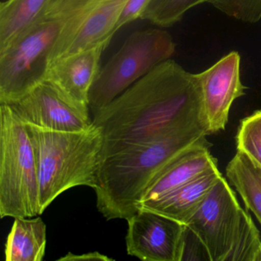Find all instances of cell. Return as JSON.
<instances>
[{"label":"cell","mask_w":261,"mask_h":261,"mask_svg":"<svg viewBox=\"0 0 261 261\" xmlns=\"http://www.w3.org/2000/svg\"><path fill=\"white\" fill-rule=\"evenodd\" d=\"M92 119L103 135L101 162L183 129L204 127L208 132L196 75L170 59L155 66Z\"/></svg>","instance_id":"obj_1"},{"label":"cell","mask_w":261,"mask_h":261,"mask_svg":"<svg viewBox=\"0 0 261 261\" xmlns=\"http://www.w3.org/2000/svg\"><path fill=\"white\" fill-rule=\"evenodd\" d=\"M208 135L205 128H189L105 159L94 189L99 212L108 221L130 218L152 178Z\"/></svg>","instance_id":"obj_2"},{"label":"cell","mask_w":261,"mask_h":261,"mask_svg":"<svg viewBox=\"0 0 261 261\" xmlns=\"http://www.w3.org/2000/svg\"><path fill=\"white\" fill-rule=\"evenodd\" d=\"M99 0H55L42 16L0 53V105L17 101L45 80L56 47L63 45Z\"/></svg>","instance_id":"obj_3"},{"label":"cell","mask_w":261,"mask_h":261,"mask_svg":"<svg viewBox=\"0 0 261 261\" xmlns=\"http://www.w3.org/2000/svg\"><path fill=\"white\" fill-rule=\"evenodd\" d=\"M24 124L37 164L40 215L67 190L95 188L103 147L100 128L93 123L85 130L65 132Z\"/></svg>","instance_id":"obj_4"},{"label":"cell","mask_w":261,"mask_h":261,"mask_svg":"<svg viewBox=\"0 0 261 261\" xmlns=\"http://www.w3.org/2000/svg\"><path fill=\"white\" fill-rule=\"evenodd\" d=\"M38 215L39 175L31 140L10 107L0 105V216Z\"/></svg>","instance_id":"obj_5"},{"label":"cell","mask_w":261,"mask_h":261,"mask_svg":"<svg viewBox=\"0 0 261 261\" xmlns=\"http://www.w3.org/2000/svg\"><path fill=\"white\" fill-rule=\"evenodd\" d=\"M172 36L160 29L132 33L100 68L91 87L88 106L93 116L109 105L135 82L175 51Z\"/></svg>","instance_id":"obj_6"},{"label":"cell","mask_w":261,"mask_h":261,"mask_svg":"<svg viewBox=\"0 0 261 261\" xmlns=\"http://www.w3.org/2000/svg\"><path fill=\"white\" fill-rule=\"evenodd\" d=\"M242 210L234 192L222 175L186 224L202 244L209 260H225Z\"/></svg>","instance_id":"obj_7"},{"label":"cell","mask_w":261,"mask_h":261,"mask_svg":"<svg viewBox=\"0 0 261 261\" xmlns=\"http://www.w3.org/2000/svg\"><path fill=\"white\" fill-rule=\"evenodd\" d=\"M7 105L22 123L42 129L77 132L93 125L89 106L73 100L48 81Z\"/></svg>","instance_id":"obj_8"},{"label":"cell","mask_w":261,"mask_h":261,"mask_svg":"<svg viewBox=\"0 0 261 261\" xmlns=\"http://www.w3.org/2000/svg\"><path fill=\"white\" fill-rule=\"evenodd\" d=\"M126 252L146 261H181L186 250V224L147 209L128 218Z\"/></svg>","instance_id":"obj_9"},{"label":"cell","mask_w":261,"mask_h":261,"mask_svg":"<svg viewBox=\"0 0 261 261\" xmlns=\"http://www.w3.org/2000/svg\"><path fill=\"white\" fill-rule=\"evenodd\" d=\"M241 56L231 51L205 71L195 74L202 95L209 135L225 129L232 103L245 94L240 74Z\"/></svg>","instance_id":"obj_10"},{"label":"cell","mask_w":261,"mask_h":261,"mask_svg":"<svg viewBox=\"0 0 261 261\" xmlns=\"http://www.w3.org/2000/svg\"><path fill=\"white\" fill-rule=\"evenodd\" d=\"M103 45L65 55L53 61L45 81L53 83L68 97L88 105L91 87L100 71Z\"/></svg>","instance_id":"obj_11"},{"label":"cell","mask_w":261,"mask_h":261,"mask_svg":"<svg viewBox=\"0 0 261 261\" xmlns=\"http://www.w3.org/2000/svg\"><path fill=\"white\" fill-rule=\"evenodd\" d=\"M211 146L206 140L189 148L159 172L146 187L138 208L218 167V161L211 153Z\"/></svg>","instance_id":"obj_12"},{"label":"cell","mask_w":261,"mask_h":261,"mask_svg":"<svg viewBox=\"0 0 261 261\" xmlns=\"http://www.w3.org/2000/svg\"><path fill=\"white\" fill-rule=\"evenodd\" d=\"M128 2L129 0H99L72 36L56 51L53 61L82 50L100 45L108 46Z\"/></svg>","instance_id":"obj_13"},{"label":"cell","mask_w":261,"mask_h":261,"mask_svg":"<svg viewBox=\"0 0 261 261\" xmlns=\"http://www.w3.org/2000/svg\"><path fill=\"white\" fill-rule=\"evenodd\" d=\"M222 176L218 168L211 169L184 186L139 209H147L187 224L211 189Z\"/></svg>","instance_id":"obj_14"},{"label":"cell","mask_w":261,"mask_h":261,"mask_svg":"<svg viewBox=\"0 0 261 261\" xmlns=\"http://www.w3.org/2000/svg\"><path fill=\"white\" fill-rule=\"evenodd\" d=\"M46 243V225L40 217L16 218L5 244L6 261H42Z\"/></svg>","instance_id":"obj_15"},{"label":"cell","mask_w":261,"mask_h":261,"mask_svg":"<svg viewBox=\"0 0 261 261\" xmlns=\"http://www.w3.org/2000/svg\"><path fill=\"white\" fill-rule=\"evenodd\" d=\"M55 0H7L0 5V53L29 30Z\"/></svg>","instance_id":"obj_16"},{"label":"cell","mask_w":261,"mask_h":261,"mask_svg":"<svg viewBox=\"0 0 261 261\" xmlns=\"http://www.w3.org/2000/svg\"><path fill=\"white\" fill-rule=\"evenodd\" d=\"M226 175L261 225V167L238 150L227 164Z\"/></svg>","instance_id":"obj_17"},{"label":"cell","mask_w":261,"mask_h":261,"mask_svg":"<svg viewBox=\"0 0 261 261\" xmlns=\"http://www.w3.org/2000/svg\"><path fill=\"white\" fill-rule=\"evenodd\" d=\"M224 261H261L260 234L250 214L244 209Z\"/></svg>","instance_id":"obj_18"},{"label":"cell","mask_w":261,"mask_h":261,"mask_svg":"<svg viewBox=\"0 0 261 261\" xmlns=\"http://www.w3.org/2000/svg\"><path fill=\"white\" fill-rule=\"evenodd\" d=\"M210 0H150L140 19L161 27H169L181 20L186 12Z\"/></svg>","instance_id":"obj_19"},{"label":"cell","mask_w":261,"mask_h":261,"mask_svg":"<svg viewBox=\"0 0 261 261\" xmlns=\"http://www.w3.org/2000/svg\"><path fill=\"white\" fill-rule=\"evenodd\" d=\"M237 149L261 167V110L241 120L237 134Z\"/></svg>","instance_id":"obj_20"},{"label":"cell","mask_w":261,"mask_h":261,"mask_svg":"<svg viewBox=\"0 0 261 261\" xmlns=\"http://www.w3.org/2000/svg\"><path fill=\"white\" fill-rule=\"evenodd\" d=\"M208 4L242 22L255 23L261 19V0H210Z\"/></svg>","instance_id":"obj_21"},{"label":"cell","mask_w":261,"mask_h":261,"mask_svg":"<svg viewBox=\"0 0 261 261\" xmlns=\"http://www.w3.org/2000/svg\"><path fill=\"white\" fill-rule=\"evenodd\" d=\"M149 1L150 0H129L116 25L115 33L126 24L140 19Z\"/></svg>","instance_id":"obj_22"},{"label":"cell","mask_w":261,"mask_h":261,"mask_svg":"<svg viewBox=\"0 0 261 261\" xmlns=\"http://www.w3.org/2000/svg\"><path fill=\"white\" fill-rule=\"evenodd\" d=\"M80 260H114L112 258L109 257L107 255L102 254L97 251L90 252V253H84V254L77 255L68 253L65 256L59 258L58 261H80Z\"/></svg>","instance_id":"obj_23"}]
</instances>
